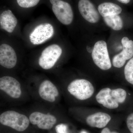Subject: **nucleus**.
I'll use <instances>...</instances> for the list:
<instances>
[{"label": "nucleus", "instance_id": "f257e3e1", "mask_svg": "<svg viewBox=\"0 0 133 133\" xmlns=\"http://www.w3.org/2000/svg\"><path fill=\"white\" fill-rule=\"evenodd\" d=\"M29 119L24 115L14 111H8L0 115V122L19 132L25 131L28 127Z\"/></svg>", "mask_w": 133, "mask_h": 133}, {"label": "nucleus", "instance_id": "f03ea898", "mask_svg": "<svg viewBox=\"0 0 133 133\" xmlns=\"http://www.w3.org/2000/svg\"><path fill=\"white\" fill-rule=\"evenodd\" d=\"M67 90L71 95L80 100L90 98L94 91L92 83L83 79H78L72 81L68 85Z\"/></svg>", "mask_w": 133, "mask_h": 133}, {"label": "nucleus", "instance_id": "7ed1b4c3", "mask_svg": "<svg viewBox=\"0 0 133 133\" xmlns=\"http://www.w3.org/2000/svg\"><path fill=\"white\" fill-rule=\"evenodd\" d=\"M92 57L94 63L101 70H107L111 67L107 45L105 41H99L95 43Z\"/></svg>", "mask_w": 133, "mask_h": 133}, {"label": "nucleus", "instance_id": "20e7f679", "mask_svg": "<svg viewBox=\"0 0 133 133\" xmlns=\"http://www.w3.org/2000/svg\"><path fill=\"white\" fill-rule=\"evenodd\" d=\"M52 9L58 20L62 24L69 25L73 19V13L71 6L62 0H50Z\"/></svg>", "mask_w": 133, "mask_h": 133}, {"label": "nucleus", "instance_id": "39448f33", "mask_svg": "<svg viewBox=\"0 0 133 133\" xmlns=\"http://www.w3.org/2000/svg\"><path fill=\"white\" fill-rule=\"evenodd\" d=\"M62 53V49L57 44H52L43 51L39 59V65L44 70L51 69Z\"/></svg>", "mask_w": 133, "mask_h": 133}, {"label": "nucleus", "instance_id": "423d86ee", "mask_svg": "<svg viewBox=\"0 0 133 133\" xmlns=\"http://www.w3.org/2000/svg\"><path fill=\"white\" fill-rule=\"evenodd\" d=\"M0 89L13 98H18L21 95V84L10 76H5L0 78Z\"/></svg>", "mask_w": 133, "mask_h": 133}, {"label": "nucleus", "instance_id": "0eeeda50", "mask_svg": "<svg viewBox=\"0 0 133 133\" xmlns=\"http://www.w3.org/2000/svg\"><path fill=\"white\" fill-rule=\"evenodd\" d=\"M54 33V29L49 23L41 24L36 27L30 36V41L34 45L41 44L51 38Z\"/></svg>", "mask_w": 133, "mask_h": 133}, {"label": "nucleus", "instance_id": "6e6552de", "mask_svg": "<svg viewBox=\"0 0 133 133\" xmlns=\"http://www.w3.org/2000/svg\"><path fill=\"white\" fill-rule=\"evenodd\" d=\"M123 50L120 53L115 55L112 59V64L114 67L120 68L125 63L126 61L131 59L133 57V41L129 40L127 37L122 39Z\"/></svg>", "mask_w": 133, "mask_h": 133}, {"label": "nucleus", "instance_id": "1a4fd4ad", "mask_svg": "<svg viewBox=\"0 0 133 133\" xmlns=\"http://www.w3.org/2000/svg\"><path fill=\"white\" fill-rule=\"evenodd\" d=\"M30 121L31 124L36 125L38 128L49 130L53 127L57 122L56 118L54 115L41 112H35L30 115Z\"/></svg>", "mask_w": 133, "mask_h": 133}, {"label": "nucleus", "instance_id": "9d476101", "mask_svg": "<svg viewBox=\"0 0 133 133\" xmlns=\"http://www.w3.org/2000/svg\"><path fill=\"white\" fill-rule=\"evenodd\" d=\"M78 8L80 14L87 21L93 23L98 22L99 14L89 0H79Z\"/></svg>", "mask_w": 133, "mask_h": 133}, {"label": "nucleus", "instance_id": "9b49d317", "mask_svg": "<svg viewBox=\"0 0 133 133\" xmlns=\"http://www.w3.org/2000/svg\"><path fill=\"white\" fill-rule=\"evenodd\" d=\"M17 58L14 50L10 45L3 44L0 46V64L10 69L16 65Z\"/></svg>", "mask_w": 133, "mask_h": 133}, {"label": "nucleus", "instance_id": "f8f14e48", "mask_svg": "<svg viewBox=\"0 0 133 133\" xmlns=\"http://www.w3.org/2000/svg\"><path fill=\"white\" fill-rule=\"evenodd\" d=\"M38 93L43 99L50 102H54L59 95L57 88L50 81L45 80L41 83L39 87Z\"/></svg>", "mask_w": 133, "mask_h": 133}, {"label": "nucleus", "instance_id": "ddd939ff", "mask_svg": "<svg viewBox=\"0 0 133 133\" xmlns=\"http://www.w3.org/2000/svg\"><path fill=\"white\" fill-rule=\"evenodd\" d=\"M111 117L109 114L103 112H98L89 115L86 119L88 125L92 127L102 128L109 123Z\"/></svg>", "mask_w": 133, "mask_h": 133}, {"label": "nucleus", "instance_id": "4468645a", "mask_svg": "<svg viewBox=\"0 0 133 133\" xmlns=\"http://www.w3.org/2000/svg\"><path fill=\"white\" fill-rule=\"evenodd\" d=\"M17 23V19L12 11L9 10H5L0 16L1 29L9 32L10 30L12 32Z\"/></svg>", "mask_w": 133, "mask_h": 133}, {"label": "nucleus", "instance_id": "2eb2a0df", "mask_svg": "<svg viewBox=\"0 0 133 133\" xmlns=\"http://www.w3.org/2000/svg\"><path fill=\"white\" fill-rule=\"evenodd\" d=\"M98 9L100 14L103 17L112 15H118L122 10L121 7L118 5L111 2H104L100 4Z\"/></svg>", "mask_w": 133, "mask_h": 133}, {"label": "nucleus", "instance_id": "dca6fc26", "mask_svg": "<svg viewBox=\"0 0 133 133\" xmlns=\"http://www.w3.org/2000/svg\"><path fill=\"white\" fill-rule=\"evenodd\" d=\"M105 23L114 30H119L123 26V22L118 15H112L103 17Z\"/></svg>", "mask_w": 133, "mask_h": 133}, {"label": "nucleus", "instance_id": "f3484780", "mask_svg": "<svg viewBox=\"0 0 133 133\" xmlns=\"http://www.w3.org/2000/svg\"><path fill=\"white\" fill-rule=\"evenodd\" d=\"M111 94L112 97L118 104L124 103L127 96L125 90L121 88L111 90Z\"/></svg>", "mask_w": 133, "mask_h": 133}, {"label": "nucleus", "instance_id": "a211bd4d", "mask_svg": "<svg viewBox=\"0 0 133 133\" xmlns=\"http://www.w3.org/2000/svg\"><path fill=\"white\" fill-rule=\"evenodd\" d=\"M124 74L126 80L133 85V57L130 59L125 66Z\"/></svg>", "mask_w": 133, "mask_h": 133}, {"label": "nucleus", "instance_id": "6ab92c4d", "mask_svg": "<svg viewBox=\"0 0 133 133\" xmlns=\"http://www.w3.org/2000/svg\"><path fill=\"white\" fill-rule=\"evenodd\" d=\"M111 90L108 88H104L101 90L96 96L97 102L102 105L111 94Z\"/></svg>", "mask_w": 133, "mask_h": 133}, {"label": "nucleus", "instance_id": "aec40b11", "mask_svg": "<svg viewBox=\"0 0 133 133\" xmlns=\"http://www.w3.org/2000/svg\"><path fill=\"white\" fill-rule=\"evenodd\" d=\"M40 0H17V3L21 7L30 8L37 5Z\"/></svg>", "mask_w": 133, "mask_h": 133}, {"label": "nucleus", "instance_id": "412c9836", "mask_svg": "<svg viewBox=\"0 0 133 133\" xmlns=\"http://www.w3.org/2000/svg\"><path fill=\"white\" fill-rule=\"evenodd\" d=\"M102 105L108 109H114L118 107L119 104L112 97L111 94L107 98Z\"/></svg>", "mask_w": 133, "mask_h": 133}, {"label": "nucleus", "instance_id": "4be33fe9", "mask_svg": "<svg viewBox=\"0 0 133 133\" xmlns=\"http://www.w3.org/2000/svg\"><path fill=\"white\" fill-rule=\"evenodd\" d=\"M57 133H69L68 131V127L65 124H59L55 128Z\"/></svg>", "mask_w": 133, "mask_h": 133}, {"label": "nucleus", "instance_id": "5701e85b", "mask_svg": "<svg viewBox=\"0 0 133 133\" xmlns=\"http://www.w3.org/2000/svg\"><path fill=\"white\" fill-rule=\"evenodd\" d=\"M127 124L129 130L133 133V113L128 115L127 119Z\"/></svg>", "mask_w": 133, "mask_h": 133}, {"label": "nucleus", "instance_id": "b1692460", "mask_svg": "<svg viewBox=\"0 0 133 133\" xmlns=\"http://www.w3.org/2000/svg\"><path fill=\"white\" fill-rule=\"evenodd\" d=\"M101 133H118L116 132H111L110 129L108 128L103 129Z\"/></svg>", "mask_w": 133, "mask_h": 133}, {"label": "nucleus", "instance_id": "393cba45", "mask_svg": "<svg viewBox=\"0 0 133 133\" xmlns=\"http://www.w3.org/2000/svg\"><path fill=\"white\" fill-rule=\"evenodd\" d=\"M120 2L122 3H124V4H127L130 2V0H117Z\"/></svg>", "mask_w": 133, "mask_h": 133}, {"label": "nucleus", "instance_id": "a878e982", "mask_svg": "<svg viewBox=\"0 0 133 133\" xmlns=\"http://www.w3.org/2000/svg\"><path fill=\"white\" fill-rule=\"evenodd\" d=\"M88 133L87 132H86V131H81V133Z\"/></svg>", "mask_w": 133, "mask_h": 133}]
</instances>
